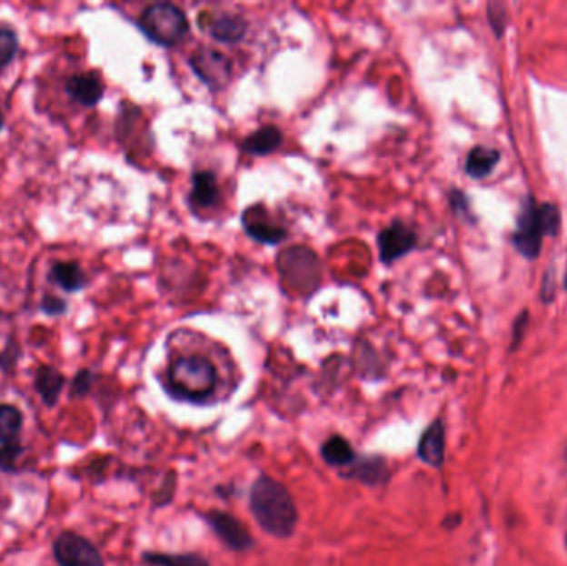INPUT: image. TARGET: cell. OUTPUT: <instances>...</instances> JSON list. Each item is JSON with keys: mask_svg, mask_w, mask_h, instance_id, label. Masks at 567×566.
<instances>
[{"mask_svg": "<svg viewBox=\"0 0 567 566\" xmlns=\"http://www.w3.org/2000/svg\"><path fill=\"white\" fill-rule=\"evenodd\" d=\"M66 94L84 106H94L104 98V82L96 72L75 74L66 82Z\"/></svg>", "mask_w": 567, "mask_h": 566, "instance_id": "11", "label": "cell"}, {"mask_svg": "<svg viewBox=\"0 0 567 566\" xmlns=\"http://www.w3.org/2000/svg\"><path fill=\"white\" fill-rule=\"evenodd\" d=\"M243 227L247 237L263 245H279L287 238V229L275 225L261 205L246 209L243 215Z\"/></svg>", "mask_w": 567, "mask_h": 566, "instance_id": "9", "label": "cell"}, {"mask_svg": "<svg viewBox=\"0 0 567 566\" xmlns=\"http://www.w3.org/2000/svg\"><path fill=\"white\" fill-rule=\"evenodd\" d=\"M2 126H4V118H2V115H0V130H2Z\"/></svg>", "mask_w": 567, "mask_h": 566, "instance_id": "26", "label": "cell"}, {"mask_svg": "<svg viewBox=\"0 0 567 566\" xmlns=\"http://www.w3.org/2000/svg\"><path fill=\"white\" fill-rule=\"evenodd\" d=\"M203 519L208 523L209 529L213 530V533L229 550L247 551L254 547V538L251 535V531L234 515L221 511V510H211L203 515Z\"/></svg>", "mask_w": 567, "mask_h": 566, "instance_id": "7", "label": "cell"}, {"mask_svg": "<svg viewBox=\"0 0 567 566\" xmlns=\"http://www.w3.org/2000/svg\"><path fill=\"white\" fill-rule=\"evenodd\" d=\"M24 452V447L20 445L19 439L12 440L9 444L0 447V470L12 473L17 469V460L20 453Z\"/></svg>", "mask_w": 567, "mask_h": 566, "instance_id": "23", "label": "cell"}, {"mask_svg": "<svg viewBox=\"0 0 567 566\" xmlns=\"http://www.w3.org/2000/svg\"><path fill=\"white\" fill-rule=\"evenodd\" d=\"M322 460L337 469H347L357 459V453L349 440L342 435H332L321 447Z\"/></svg>", "mask_w": 567, "mask_h": 566, "instance_id": "18", "label": "cell"}, {"mask_svg": "<svg viewBox=\"0 0 567 566\" xmlns=\"http://www.w3.org/2000/svg\"><path fill=\"white\" fill-rule=\"evenodd\" d=\"M19 48L17 34L7 27H0V68L9 66Z\"/></svg>", "mask_w": 567, "mask_h": 566, "instance_id": "22", "label": "cell"}, {"mask_svg": "<svg viewBox=\"0 0 567 566\" xmlns=\"http://www.w3.org/2000/svg\"><path fill=\"white\" fill-rule=\"evenodd\" d=\"M50 281L66 293H78L86 286V274L75 261H58L50 269Z\"/></svg>", "mask_w": 567, "mask_h": 566, "instance_id": "17", "label": "cell"}, {"mask_svg": "<svg viewBox=\"0 0 567 566\" xmlns=\"http://www.w3.org/2000/svg\"><path fill=\"white\" fill-rule=\"evenodd\" d=\"M143 561L150 566H211L208 560L198 553H160L146 551Z\"/></svg>", "mask_w": 567, "mask_h": 566, "instance_id": "20", "label": "cell"}, {"mask_svg": "<svg viewBox=\"0 0 567 566\" xmlns=\"http://www.w3.org/2000/svg\"><path fill=\"white\" fill-rule=\"evenodd\" d=\"M500 161V153L488 147H476L468 153L464 170L472 178H482L492 173Z\"/></svg>", "mask_w": 567, "mask_h": 566, "instance_id": "19", "label": "cell"}, {"mask_svg": "<svg viewBox=\"0 0 567 566\" xmlns=\"http://www.w3.org/2000/svg\"><path fill=\"white\" fill-rule=\"evenodd\" d=\"M22 424L24 417L17 407L0 404V444H9L12 440H17Z\"/></svg>", "mask_w": 567, "mask_h": 566, "instance_id": "21", "label": "cell"}, {"mask_svg": "<svg viewBox=\"0 0 567 566\" xmlns=\"http://www.w3.org/2000/svg\"><path fill=\"white\" fill-rule=\"evenodd\" d=\"M209 35L223 44H237L246 37L247 22L243 15L219 12L209 19Z\"/></svg>", "mask_w": 567, "mask_h": 566, "instance_id": "14", "label": "cell"}, {"mask_svg": "<svg viewBox=\"0 0 567 566\" xmlns=\"http://www.w3.org/2000/svg\"><path fill=\"white\" fill-rule=\"evenodd\" d=\"M283 132L275 125H265L251 133L241 143V150L253 157H265L283 145Z\"/></svg>", "mask_w": 567, "mask_h": 566, "instance_id": "15", "label": "cell"}, {"mask_svg": "<svg viewBox=\"0 0 567 566\" xmlns=\"http://www.w3.org/2000/svg\"><path fill=\"white\" fill-rule=\"evenodd\" d=\"M40 309L47 312L48 316H60L66 311V302L55 294H47L40 302Z\"/></svg>", "mask_w": 567, "mask_h": 566, "instance_id": "25", "label": "cell"}, {"mask_svg": "<svg viewBox=\"0 0 567 566\" xmlns=\"http://www.w3.org/2000/svg\"><path fill=\"white\" fill-rule=\"evenodd\" d=\"M54 557L60 566H104V557L92 541L75 531H64L54 541Z\"/></svg>", "mask_w": 567, "mask_h": 566, "instance_id": "5", "label": "cell"}, {"mask_svg": "<svg viewBox=\"0 0 567 566\" xmlns=\"http://www.w3.org/2000/svg\"><path fill=\"white\" fill-rule=\"evenodd\" d=\"M444 450H446L444 425L442 424V420H435L433 424L426 427L425 432L420 437L416 453L422 462L440 469L444 462Z\"/></svg>", "mask_w": 567, "mask_h": 566, "instance_id": "12", "label": "cell"}, {"mask_svg": "<svg viewBox=\"0 0 567 566\" xmlns=\"http://www.w3.org/2000/svg\"><path fill=\"white\" fill-rule=\"evenodd\" d=\"M138 27L154 44L161 47H173L188 35L189 24L178 5L158 2L143 10Z\"/></svg>", "mask_w": 567, "mask_h": 566, "instance_id": "3", "label": "cell"}, {"mask_svg": "<svg viewBox=\"0 0 567 566\" xmlns=\"http://www.w3.org/2000/svg\"><path fill=\"white\" fill-rule=\"evenodd\" d=\"M65 386L64 374L54 366H40L35 374V390L47 406L54 407Z\"/></svg>", "mask_w": 567, "mask_h": 566, "instance_id": "16", "label": "cell"}, {"mask_svg": "<svg viewBox=\"0 0 567 566\" xmlns=\"http://www.w3.org/2000/svg\"><path fill=\"white\" fill-rule=\"evenodd\" d=\"M249 510L255 523L267 535L285 540L293 535L299 511L291 491L269 475H259L249 490Z\"/></svg>", "mask_w": 567, "mask_h": 566, "instance_id": "1", "label": "cell"}, {"mask_svg": "<svg viewBox=\"0 0 567 566\" xmlns=\"http://www.w3.org/2000/svg\"><path fill=\"white\" fill-rule=\"evenodd\" d=\"M559 211L552 205H528L518 219V229L514 233V245L521 255L536 258L541 249L542 238L556 235L559 229Z\"/></svg>", "mask_w": 567, "mask_h": 566, "instance_id": "4", "label": "cell"}, {"mask_svg": "<svg viewBox=\"0 0 567 566\" xmlns=\"http://www.w3.org/2000/svg\"><path fill=\"white\" fill-rule=\"evenodd\" d=\"M221 199L218 178L213 171H196L191 177L189 203L194 209L214 208Z\"/></svg>", "mask_w": 567, "mask_h": 566, "instance_id": "13", "label": "cell"}, {"mask_svg": "<svg viewBox=\"0 0 567 566\" xmlns=\"http://www.w3.org/2000/svg\"><path fill=\"white\" fill-rule=\"evenodd\" d=\"M189 66L201 78V82L206 84L211 90L224 88L233 76L231 60L214 48H198L189 58Z\"/></svg>", "mask_w": 567, "mask_h": 566, "instance_id": "6", "label": "cell"}, {"mask_svg": "<svg viewBox=\"0 0 567 566\" xmlns=\"http://www.w3.org/2000/svg\"><path fill=\"white\" fill-rule=\"evenodd\" d=\"M416 233L407 223L395 219L383 227L377 237L378 256L383 265H392L407 256L416 246Z\"/></svg>", "mask_w": 567, "mask_h": 566, "instance_id": "8", "label": "cell"}, {"mask_svg": "<svg viewBox=\"0 0 567 566\" xmlns=\"http://www.w3.org/2000/svg\"><path fill=\"white\" fill-rule=\"evenodd\" d=\"M341 475L349 480L360 481L369 487H377L382 483H387L390 470L387 460L380 455H365V457L357 455L353 463L343 469Z\"/></svg>", "mask_w": 567, "mask_h": 566, "instance_id": "10", "label": "cell"}, {"mask_svg": "<svg viewBox=\"0 0 567 566\" xmlns=\"http://www.w3.org/2000/svg\"><path fill=\"white\" fill-rule=\"evenodd\" d=\"M166 384L181 400L203 404L218 386V372L214 364L204 356H183L168 369Z\"/></svg>", "mask_w": 567, "mask_h": 566, "instance_id": "2", "label": "cell"}, {"mask_svg": "<svg viewBox=\"0 0 567 566\" xmlns=\"http://www.w3.org/2000/svg\"><path fill=\"white\" fill-rule=\"evenodd\" d=\"M94 384V374L84 369L76 374L74 382H72V397H85Z\"/></svg>", "mask_w": 567, "mask_h": 566, "instance_id": "24", "label": "cell"}, {"mask_svg": "<svg viewBox=\"0 0 567 566\" xmlns=\"http://www.w3.org/2000/svg\"><path fill=\"white\" fill-rule=\"evenodd\" d=\"M566 286H567V278H566Z\"/></svg>", "mask_w": 567, "mask_h": 566, "instance_id": "27", "label": "cell"}]
</instances>
